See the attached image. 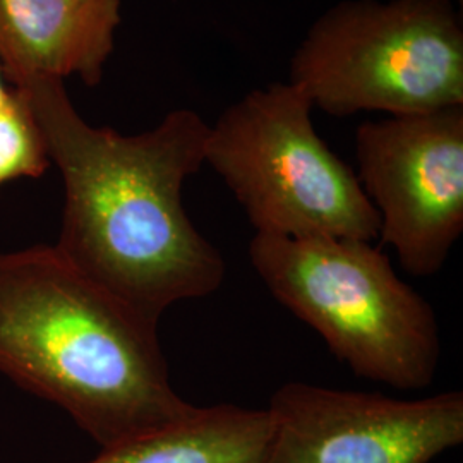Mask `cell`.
<instances>
[{
    "label": "cell",
    "instance_id": "obj_10",
    "mask_svg": "<svg viewBox=\"0 0 463 463\" xmlns=\"http://www.w3.org/2000/svg\"><path fill=\"white\" fill-rule=\"evenodd\" d=\"M50 164L49 151L33 112L19 90L0 110V187L19 179H40Z\"/></svg>",
    "mask_w": 463,
    "mask_h": 463
},
{
    "label": "cell",
    "instance_id": "obj_11",
    "mask_svg": "<svg viewBox=\"0 0 463 463\" xmlns=\"http://www.w3.org/2000/svg\"><path fill=\"white\" fill-rule=\"evenodd\" d=\"M4 72H2V66H0V110L4 109V105L7 103V99L11 97V90H7L5 88V84H4Z\"/></svg>",
    "mask_w": 463,
    "mask_h": 463
},
{
    "label": "cell",
    "instance_id": "obj_5",
    "mask_svg": "<svg viewBox=\"0 0 463 463\" xmlns=\"http://www.w3.org/2000/svg\"><path fill=\"white\" fill-rule=\"evenodd\" d=\"M313 109L290 81L250 91L210 126L204 164L227 184L256 233L373 242L378 212L357 174L316 133Z\"/></svg>",
    "mask_w": 463,
    "mask_h": 463
},
{
    "label": "cell",
    "instance_id": "obj_7",
    "mask_svg": "<svg viewBox=\"0 0 463 463\" xmlns=\"http://www.w3.org/2000/svg\"><path fill=\"white\" fill-rule=\"evenodd\" d=\"M263 463H430L463 443V393L420 400L287 383Z\"/></svg>",
    "mask_w": 463,
    "mask_h": 463
},
{
    "label": "cell",
    "instance_id": "obj_12",
    "mask_svg": "<svg viewBox=\"0 0 463 463\" xmlns=\"http://www.w3.org/2000/svg\"><path fill=\"white\" fill-rule=\"evenodd\" d=\"M458 2H462V0H458Z\"/></svg>",
    "mask_w": 463,
    "mask_h": 463
},
{
    "label": "cell",
    "instance_id": "obj_2",
    "mask_svg": "<svg viewBox=\"0 0 463 463\" xmlns=\"http://www.w3.org/2000/svg\"><path fill=\"white\" fill-rule=\"evenodd\" d=\"M0 374L57 405L99 448L196 409L174 390L158 321L47 244L0 252Z\"/></svg>",
    "mask_w": 463,
    "mask_h": 463
},
{
    "label": "cell",
    "instance_id": "obj_6",
    "mask_svg": "<svg viewBox=\"0 0 463 463\" xmlns=\"http://www.w3.org/2000/svg\"><path fill=\"white\" fill-rule=\"evenodd\" d=\"M355 155L381 242L407 273L436 275L463 232V107L364 122Z\"/></svg>",
    "mask_w": 463,
    "mask_h": 463
},
{
    "label": "cell",
    "instance_id": "obj_9",
    "mask_svg": "<svg viewBox=\"0 0 463 463\" xmlns=\"http://www.w3.org/2000/svg\"><path fill=\"white\" fill-rule=\"evenodd\" d=\"M271 436L266 409L196 407L162 430L99 448L86 463H263Z\"/></svg>",
    "mask_w": 463,
    "mask_h": 463
},
{
    "label": "cell",
    "instance_id": "obj_4",
    "mask_svg": "<svg viewBox=\"0 0 463 463\" xmlns=\"http://www.w3.org/2000/svg\"><path fill=\"white\" fill-rule=\"evenodd\" d=\"M290 83L330 116L463 107V23L453 0H342L316 19Z\"/></svg>",
    "mask_w": 463,
    "mask_h": 463
},
{
    "label": "cell",
    "instance_id": "obj_8",
    "mask_svg": "<svg viewBox=\"0 0 463 463\" xmlns=\"http://www.w3.org/2000/svg\"><path fill=\"white\" fill-rule=\"evenodd\" d=\"M120 0H0V66L19 88L78 76L97 86L116 45Z\"/></svg>",
    "mask_w": 463,
    "mask_h": 463
},
{
    "label": "cell",
    "instance_id": "obj_1",
    "mask_svg": "<svg viewBox=\"0 0 463 463\" xmlns=\"http://www.w3.org/2000/svg\"><path fill=\"white\" fill-rule=\"evenodd\" d=\"M14 90L62 175L53 246L72 265L155 321L174 304L220 288L225 261L183 201L184 184L204 164L210 124L198 112L177 109L146 133L120 134L88 124L61 80Z\"/></svg>",
    "mask_w": 463,
    "mask_h": 463
},
{
    "label": "cell",
    "instance_id": "obj_3",
    "mask_svg": "<svg viewBox=\"0 0 463 463\" xmlns=\"http://www.w3.org/2000/svg\"><path fill=\"white\" fill-rule=\"evenodd\" d=\"M249 260L271 296L355 376L398 390L434 381L441 359L436 315L373 242L256 233Z\"/></svg>",
    "mask_w": 463,
    "mask_h": 463
}]
</instances>
